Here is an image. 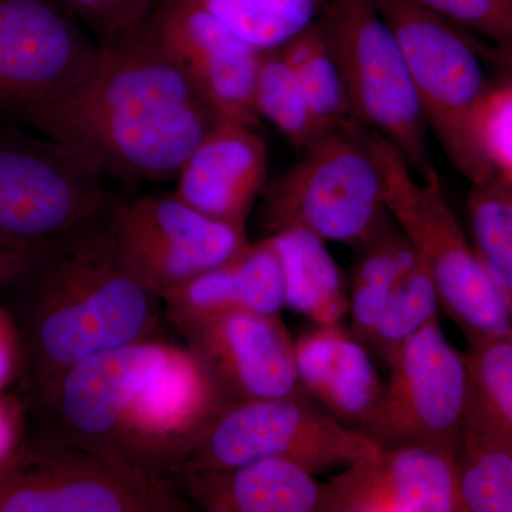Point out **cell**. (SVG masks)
Instances as JSON below:
<instances>
[{
    "label": "cell",
    "mask_w": 512,
    "mask_h": 512,
    "mask_svg": "<svg viewBox=\"0 0 512 512\" xmlns=\"http://www.w3.org/2000/svg\"><path fill=\"white\" fill-rule=\"evenodd\" d=\"M393 289L375 285H353L352 299L349 301L352 335L363 345L366 346L379 325Z\"/></svg>",
    "instance_id": "d6a6232c"
},
{
    "label": "cell",
    "mask_w": 512,
    "mask_h": 512,
    "mask_svg": "<svg viewBox=\"0 0 512 512\" xmlns=\"http://www.w3.org/2000/svg\"><path fill=\"white\" fill-rule=\"evenodd\" d=\"M281 261L285 305L316 325H333L349 312V299L326 244L305 229L268 235Z\"/></svg>",
    "instance_id": "7402d4cb"
},
{
    "label": "cell",
    "mask_w": 512,
    "mask_h": 512,
    "mask_svg": "<svg viewBox=\"0 0 512 512\" xmlns=\"http://www.w3.org/2000/svg\"><path fill=\"white\" fill-rule=\"evenodd\" d=\"M220 117L160 45L148 18L97 45L92 63L56 99L15 124L72 144L121 184L177 180Z\"/></svg>",
    "instance_id": "6da1fadb"
},
{
    "label": "cell",
    "mask_w": 512,
    "mask_h": 512,
    "mask_svg": "<svg viewBox=\"0 0 512 512\" xmlns=\"http://www.w3.org/2000/svg\"><path fill=\"white\" fill-rule=\"evenodd\" d=\"M480 52L485 64L493 66L495 72H512V49L481 42Z\"/></svg>",
    "instance_id": "8d00e7d4"
},
{
    "label": "cell",
    "mask_w": 512,
    "mask_h": 512,
    "mask_svg": "<svg viewBox=\"0 0 512 512\" xmlns=\"http://www.w3.org/2000/svg\"><path fill=\"white\" fill-rule=\"evenodd\" d=\"M46 247L47 245L39 248H25L0 241V291L18 279Z\"/></svg>",
    "instance_id": "d590c367"
},
{
    "label": "cell",
    "mask_w": 512,
    "mask_h": 512,
    "mask_svg": "<svg viewBox=\"0 0 512 512\" xmlns=\"http://www.w3.org/2000/svg\"><path fill=\"white\" fill-rule=\"evenodd\" d=\"M96 40L97 45L140 25L158 0H55Z\"/></svg>",
    "instance_id": "1f68e13d"
},
{
    "label": "cell",
    "mask_w": 512,
    "mask_h": 512,
    "mask_svg": "<svg viewBox=\"0 0 512 512\" xmlns=\"http://www.w3.org/2000/svg\"><path fill=\"white\" fill-rule=\"evenodd\" d=\"M490 45L512 49V0H410Z\"/></svg>",
    "instance_id": "f546056e"
},
{
    "label": "cell",
    "mask_w": 512,
    "mask_h": 512,
    "mask_svg": "<svg viewBox=\"0 0 512 512\" xmlns=\"http://www.w3.org/2000/svg\"><path fill=\"white\" fill-rule=\"evenodd\" d=\"M299 384L345 426L359 430L382 397L370 352L340 323L316 325L295 342Z\"/></svg>",
    "instance_id": "d6986e66"
},
{
    "label": "cell",
    "mask_w": 512,
    "mask_h": 512,
    "mask_svg": "<svg viewBox=\"0 0 512 512\" xmlns=\"http://www.w3.org/2000/svg\"><path fill=\"white\" fill-rule=\"evenodd\" d=\"M375 3L399 42L427 127L443 153L471 185L493 180L474 137L491 80L480 40L410 0Z\"/></svg>",
    "instance_id": "8992f818"
},
{
    "label": "cell",
    "mask_w": 512,
    "mask_h": 512,
    "mask_svg": "<svg viewBox=\"0 0 512 512\" xmlns=\"http://www.w3.org/2000/svg\"><path fill=\"white\" fill-rule=\"evenodd\" d=\"M29 413L18 393H0V466L22 443Z\"/></svg>",
    "instance_id": "836d02e7"
},
{
    "label": "cell",
    "mask_w": 512,
    "mask_h": 512,
    "mask_svg": "<svg viewBox=\"0 0 512 512\" xmlns=\"http://www.w3.org/2000/svg\"><path fill=\"white\" fill-rule=\"evenodd\" d=\"M474 137L493 180L512 187V72H495L474 120Z\"/></svg>",
    "instance_id": "83f0119b"
},
{
    "label": "cell",
    "mask_w": 512,
    "mask_h": 512,
    "mask_svg": "<svg viewBox=\"0 0 512 512\" xmlns=\"http://www.w3.org/2000/svg\"><path fill=\"white\" fill-rule=\"evenodd\" d=\"M471 382L512 427V333L468 343Z\"/></svg>",
    "instance_id": "f1b7e54d"
},
{
    "label": "cell",
    "mask_w": 512,
    "mask_h": 512,
    "mask_svg": "<svg viewBox=\"0 0 512 512\" xmlns=\"http://www.w3.org/2000/svg\"><path fill=\"white\" fill-rule=\"evenodd\" d=\"M268 175L258 128L220 120L185 160L174 194L217 220L247 224Z\"/></svg>",
    "instance_id": "e0dca14e"
},
{
    "label": "cell",
    "mask_w": 512,
    "mask_h": 512,
    "mask_svg": "<svg viewBox=\"0 0 512 512\" xmlns=\"http://www.w3.org/2000/svg\"><path fill=\"white\" fill-rule=\"evenodd\" d=\"M357 123L392 144L424 177L429 127L402 49L375 0H329L322 16Z\"/></svg>",
    "instance_id": "9c48e42d"
},
{
    "label": "cell",
    "mask_w": 512,
    "mask_h": 512,
    "mask_svg": "<svg viewBox=\"0 0 512 512\" xmlns=\"http://www.w3.org/2000/svg\"><path fill=\"white\" fill-rule=\"evenodd\" d=\"M175 478L137 473L33 424L0 466V512H191Z\"/></svg>",
    "instance_id": "52a82bcc"
},
{
    "label": "cell",
    "mask_w": 512,
    "mask_h": 512,
    "mask_svg": "<svg viewBox=\"0 0 512 512\" xmlns=\"http://www.w3.org/2000/svg\"><path fill=\"white\" fill-rule=\"evenodd\" d=\"M96 52V40L55 0H0V126L66 92Z\"/></svg>",
    "instance_id": "4fadbf2b"
},
{
    "label": "cell",
    "mask_w": 512,
    "mask_h": 512,
    "mask_svg": "<svg viewBox=\"0 0 512 512\" xmlns=\"http://www.w3.org/2000/svg\"><path fill=\"white\" fill-rule=\"evenodd\" d=\"M471 242L512 319V187L491 180L471 185Z\"/></svg>",
    "instance_id": "484cf974"
},
{
    "label": "cell",
    "mask_w": 512,
    "mask_h": 512,
    "mask_svg": "<svg viewBox=\"0 0 512 512\" xmlns=\"http://www.w3.org/2000/svg\"><path fill=\"white\" fill-rule=\"evenodd\" d=\"M2 291L22 355L16 393L29 414L70 367L154 338L164 312L121 258L107 214L47 245Z\"/></svg>",
    "instance_id": "3957f363"
},
{
    "label": "cell",
    "mask_w": 512,
    "mask_h": 512,
    "mask_svg": "<svg viewBox=\"0 0 512 512\" xmlns=\"http://www.w3.org/2000/svg\"><path fill=\"white\" fill-rule=\"evenodd\" d=\"M259 52L281 49L322 16L329 0H190Z\"/></svg>",
    "instance_id": "cb8c5ba5"
},
{
    "label": "cell",
    "mask_w": 512,
    "mask_h": 512,
    "mask_svg": "<svg viewBox=\"0 0 512 512\" xmlns=\"http://www.w3.org/2000/svg\"><path fill=\"white\" fill-rule=\"evenodd\" d=\"M389 369L375 413L360 431L380 448L416 444L456 457L471 380L466 356L450 345L439 318L404 343Z\"/></svg>",
    "instance_id": "8fae6325"
},
{
    "label": "cell",
    "mask_w": 512,
    "mask_h": 512,
    "mask_svg": "<svg viewBox=\"0 0 512 512\" xmlns=\"http://www.w3.org/2000/svg\"><path fill=\"white\" fill-rule=\"evenodd\" d=\"M225 407L190 350L151 338L70 367L29 417L120 466L178 480Z\"/></svg>",
    "instance_id": "7a4b0ae2"
},
{
    "label": "cell",
    "mask_w": 512,
    "mask_h": 512,
    "mask_svg": "<svg viewBox=\"0 0 512 512\" xmlns=\"http://www.w3.org/2000/svg\"><path fill=\"white\" fill-rule=\"evenodd\" d=\"M357 265L353 285H375L393 289L416 265L412 242L392 222L369 245Z\"/></svg>",
    "instance_id": "4dcf8cb0"
},
{
    "label": "cell",
    "mask_w": 512,
    "mask_h": 512,
    "mask_svg": "<svg viewBox=\"0 0 512 512\" xmlns=\"http://www.w3.org/2000/svg\"><path fill=\"white\" fill-rule=\"evenodd\" d=\"M323 134L356 124L322 18L281 47Z\"/></svg>",
    "instance_id": "603a6c76"
},
{
    "label": "cell",
    "mask_w": 512,
    "mask_h": 512,
    "mask_svg": "<svg viewBox=\"0 0 512 512\" xmlns=\"http://www.w3.org/2000/svg\"><path fill=\"white\" fill-rule=\"evenodd\" d=\"M104 178L80 148L0 126V241L45 247L107 214L116 200Z\"/></svg>",
    "instance_id": "ba28073f"
},
{
    "label": "cell",
    "mask_w": 512,
    "mask_h": 512,
    "mask_svg": "<svg viewBox=\"0 0 512 512\" xmlns=\"http://www.w3.org/2000/svg\"><path fill=\"white\" fill-rule=\"evenodd\" d=\"M369 141L387 211L429 269L440 308L468 343L512 333L510 311L448 204L437 168L419 177L383 137L369 130Z\"/></svg>",
    "instance_id": "5b68a950"
},
{
    "label": "cell",
    "mask_w": 512,
    "mask_h": 512,
    "mask_svg": "<svg viewBox=\"0 0 512 512\" xmlns=\"http://www.w3.org/2000/svg\"><path fill=\"white\" fill-rule=\"evenodd\" d=\"M177 478L190 503L205 512H325L326 483L292 461L183 466Z\"/></svg>",
    "instance_id": "ac0fdd59"
},
{
    "label": "cell",
    "mask_w": 512,
    "mask_h": 512,
    "mask_svg": "<svg viewBox=\"0 0 512 512\" xmlns=\"http://www.w3.org/2000/svg\"><path fill=\"white\" fill-rule=\"evenodd\" d=\"M439 308L436 285L417 256L416 265L394 286L386 311L365 348L390 366L407 340L439 318Z\"/></svg>",
    "instance_id": "4316f807"
},
{
    "label": "cell",
    "mask_w": 512,
    "mask_h": 512,
    "mask_svg": "<svg viewBox=\"0 0 512 512\" xmlns=\"http://www.w3.org/2000/svg\"><path fill=\"white\" fill-rule=\"evenodd\" d=\"M163 303L175 328L232 311L281 315L286 306L284 274L271 239L262 238L227 264L165 293Z\"/></svg>",
    "instance_id": "ffe728a7"
},
{
    "label": "cell",
    "mask_w": 512,
    "mask_h": 512,
    "mask_svg": "<svg viewBox=\"0 0 512 512\" xmlns=\"http://www.w3.org/2000/svg\"><path fill=\"white\" fill-rule=\"evenodd\" d=\"M177 330L227 406L301 389L295 342L281 315L224 312Z\"/></svg>",
    "instance_id": "5bb4252c"
},
{
    "label": "cell",
    "mask_w": 512,
    "mask_h": 512,
    "mask_svg": "<svg viewBox=\"0 0 512 512\" xmlns=\"http://www.w3.org/2000/svg\"><path fill=\"white\" fill-rule=\"evenodd\" d=\"M20 342L15 322L5 306H0V393L18 382L20 372Z\"/></svg>",
    "instance_id": "e575fe53"
},
{
    "label": "cell",
    "mask_w": 512,
    "mask_h": 512,
    "mask_svg": "<svg viewBox=\"0 0 512 512\" xmlns=\"http://www.w3.org/2000/svg\"><path fill=\"white\" fill-rule=\"evenodd\" d=\"M456 463L466 512H512V427L473 382Z\"/></svg>",
    "instance_id": "44dd1931"
},
{
    "label": "cell",
    "mask_w": 512,
    "mask_h": 512,
    "mask_svg": "<svg viewBox=\"0 0 512 512\" xmlns=\"http://www.w3.org/2000/svg\"><path fill=\"white\" fill-rule=\"evenodd\" d=\"M107 224L128 268L161 299L251 245L245 225L202 214L174 192L116 201Z\"/></svg>",
    "instance_id": "7c38bea8"
},
{
    "label": "cell",
    "mask_w": 512,
    "mask_h": 512,
    "mask_svg": "<svg viewBox=\"0 0 512 512\" xmlns=\"http://www.w3.org/2000/svg\"><path fill=\"white\" fill-rule=\"evenodd\" d=\"M148 23L221 120L259 130L252 93L262 52L190 0H158Z\"/></svg>",
    "instance_id": "9a60e30c"
},
{
    "label": "cell",
    "mask_w": 512,
    "mask_h": 512,
    "mask_svg": "<svg viewBox=\"0 0 512 512\" xmlns=\"http://www.w3.org/2000/svg\"><path fill=\"white\" fill-rule=\"evenodd\" d=\"M379 450L301 387L288 396L225 407L184 466L221 468L278 458L319 474L348 467Z\"/></svg>",
    "instance_id": "30bf717a"
},
{
    "label": "cell",
    "mask_w": 512,
    "mask_h": 512,
    "mask_svg": "<svg viewBox=\"0 0 512 512\" xmlns=\"http://www.w3.org/2000/svg\"><path fill=\"white\" fill-rule=\"evenodd\" d=\"M252 104L258 119L271 123L299 153L325 136L281 49L262 52Z\"/></svg>",
    "instance_id": "d4e9b609"
},
{
    "label": "cell",
    "mask_w": 512,
    "mask_h": 512,
    "mask_svg": "<svg viewBox=\"0 0 512 512\" xmlns=\"http://www.w3.org/2000/svg\"><path fill=\"white\" fill-rule=\"evenodd\" d=\"M259 198L265 237L299 228L363 249L392 222L369 130L359 123L320 137Z\"/></svg>",
    "instance_id": "277c9868"
},
{
    "label": "cell",
    "mask_w": 512,
    "mask_h": 512,
    "mask_svg": "<svg viewBox=\"0 0 512 512\" xmlns=\"http://www.w3.org/2000/svg\"><path fill=\"white\" fill-rule=\"evenodd\" d=\"M325 512H466L456 457L416 444L380 448L330 478Z\"/></svg>",
    "instance_id": "2e32d148"
}]
</instances>
